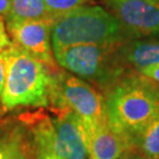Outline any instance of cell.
I'll list each match as a JSON object with an SVG mask.
<instances>
[{
    "instance_id": "1",
    "label": "cell",
    "mask_w": 159,
    "mask_h": 159,
    "mask_svg": "<svg viewBox=\"0 0 159 159\" xmlns=\"http://www.w3.org/2000/svg\"><path fill=\"white\" fill-rule=\"evenodd\" d=\"M110 126L131 147L159 116V83L130 70L104 94Z\"/></svg>"
},
{
    "instance_id": "2",
    "label": "cell",
    "mask_w": 159,
    "mask_h": 159,
    "mask_svg": "<svg viewBox=\"0 0 159 159\" xmlns=\"http://www.w3.org/2000/svg\"><path fill=\"white\" fill-rule=\"evenodd\" d=\"M130 40L109 9L83 4L54 19L51 29L53 53L82 44H121Z\"/></svg>"
},
{
    "instance_id": "3",
    "label": "cell",
    "mask_w": 159,
    "mask_h": 159,
    "mask_svg": "<svg viewBox=\"0 0 159 159\" xmlns=\"http://www.w3.org/2000/svg\"><path fill=\"white\" fill-rule=\"evenodd\" d=\"M0 106L3 113L20 107H49L52 69L12 43Z\"/></svg>"
},
{
    "instance_id": "4",
    "label": "cell",
    "mask_w": 159,
    "mask_h": 159,
    "mask_svg": "<svg viewBox=\"0 0 159 159\" xmlns=\"http://www.w3.org/2000/svg\"><path fill=\"white\" fill-rule=\"evenodd\" d=\"M120 44H82L54 54L60 67L90 83L103 95L130 71L119 54Z\"/></svg>"
},
{
    "instance_id": "5",
    "label": "cell",
    "mask_w": 159,
    "mask_h": 159,
    "mask_svg": "<svg viewBox=\"0 0 159 159\" xmlns=\"http://www.w3.org/2000/svg\"><path fill=\"white\" fill-rule=\"evenodd\" d=\"M50 107L74 111L82 119L87 134L109 122L104 95L90 83L60 66L51 72Z\"/></svg>"
},
{
    "instance_id": "6",
    "label": "cell",
    "mask_w": 159,
    "mask_h": 159,
    "mask_svg": "<svg viewBox=\"0 0 159 159\" xmlns=\"http://www.w3.org/2000/svg\"><path fill=\"white\" fill-rule=\"evenodd\" d=\"M130 39L159 36V0H102Z\"/></svg>"
},
{
    "instance_id": "7",
    "label": "cell",
    "mask_w": 159,
    "mask_h": 159,
    "mask_svg": "<svg viewBox=\"0 0 159 159\" xmlns=\"http://www.w3.org/2000/svg\"><path fill=\"white\" fill-rule=\"evenodd\" d=\"M54 19L28 20L5 23L12 43L22 48L52 70L58 68L54 57L51 29Z\"/></svg>"
},
{
    "instance_id": "8",
    "label": "cell",
    "mask_w": 159,
    "mask_h": 159,
    "mask_svg": "<svg viewBox=\"0 0 159 159\" xmlns=\"http://www.w3.org/2000/svg\"><path fill=\"white\" fill-rule=\"evenodd\" d=\"M51 122L57 156L60 159H88L87 132L82 119L74 111L67 107L56 110Z\"/></svg>"
},
{
    "instance_id": "9",
    "label": "cell",
    "mask_w": 159,
    "mask_h": 159,
    "mask_svg": "<svg viewBox=\"0 0 159 159\" xmlns=\"http://www.w3.org/2000/svg\"><path fill=\"white\" fill-rule=\"evenodd\" d=\"M88 159H119L133 149L115 132L109 122L100 124L87 134Z\"/></svg>"
},
{
    "instance_id": "10",
    "label": "cell",
    "mask_w": 159,
    "mask_h": 159,
    "mask_svg": "<svg viewBox=\"0 0 159 159\" xmlns=\"http://www.w3.org/2000/svg\"><path fill=\"white\" fill-rule=\"evenodd\" d=\"M119 54L125 66L130 70H139L159 64V41L130 39L119 46Z\"/></svg>"
},
{
    "instance_id": "11",
    "label": "cell",
    "mask_w": 159,
    "mask_h": 159,
    "mask_svg": "<svg viewBox=\"0 0 159 159\" xmlns=\"http://www.w3.org/2000/svg\"><path fill=\"white\" fill-rule=\"evenodd\" d=\"M55 18L56 16L51 14L43 0H11V11L5 23Z\"/></svg>"
},
{
    "instance_id": "12",
    "label": "cell",
    "mask_w": 159,
    "mask_h": 159,
    "mask_svg": "<svg viewBox=\"0 0 159 159\" xmlns=\"http://www.w3.org/2000/svg\"><path fill=\"white\" fill-rule=\"evenodd\" d=\"M32 134L33 159H60L54 149L51 118L43 117L36 122Z\"/></svg>"
},
{
    "instance_id": "13",
    "label": "cell",
    "mask_w": 159,
    "mask_h": 159,
    "mask_svg": "<svg viewBox=\"0 0 159 159\" xmlns=\"http://www.w3.org/2000/svg\"><path fill=\"white\" fill-rule=\"evenodd\" d=\"M134 149L148 159H159V116L139 136Z\"/></svg>"
},
{
    "instance_id": "14",
    "label": "cell",
    "mask_w": 159,
    "mask_h": 159,
    "mask_svg": "<svg viewBox=\"0 0 159 159\" xmlns=\"http://www.w3.org/2000/svg\"><path fill=\"white\" fill-rule=\"evenodd\" d=\"M9 159H33V148L21 128Z\"/></svg>"
},
{
    "instance_id": "15",
    "label": "cell",
    "mask_w": 159,
    "mask_h": 159,
    "mask_svg": "<svg viewBox=\"0 0 159 159\" xmlns=\"http://www.w3.org/2000/svg\"><path fill=\"white\" fill-rule=\"evenodd\" d=\"M89 0H43L44 4L54 16L70 11L80 5L86 4Z\"/></svg>"
},
{
    "instance_id": "16",
    "label": "cell",
    "mask_w": 159,
    "mask_h": 159,
    "mask_svg": "<svg viewBox=\"0 0 159 159\" xmlns=\"http://www.w3.org/2000/svg\"><path fill=\"white\" fill-rule=\"evenodd\" d=\"M20 130L21 127H16L9 132L0 135V159H9Z\"/></svg>"
},
{
    "instance_id": "17",
    "label": "cell",
    "mask_w": 159,
    "mask_h": 159,
    "mask_svg": "<svg viewBox=\"0 0 159 159\" xmlns=\"http://www.w3.org/2000/svg\"><path fill=\"white\" fill-rule=\"evenodd\" d=\"M9 51L8 48L0 53V100H1L3 90H4L6 74H7V64H8Z\"/></svg>"
},
{
    "instance_id": "18",
    "label": "cell",
    "mask_w": 159,
    "mask_h": 159,
    "mask_svg": "<svg viewBox=\"0 0 159 159\" xmlns=\"http://www.w3.org/2000/svg\"><path fill=\"white\" fill-rule=\"evenodd\" d=\"M11 44V37H9L7 33V29H6L5 21L2 17H0V53L5 49L9 48Z\"/></svg>"
},
{
    "instance_id": "19",
    "label": "cell",
    "mask_w": 159,
    "mask_h": 159,
    "mask_svg": "<svg viewBox=\"0 0 159 159\" xmlns=\"http://www.w3.org/2000/svg\"><path fill=\"white\" fill-rule=\"evenodd\" d=\"M138 71L139 72V74H142V75H146V77L152 79L153 81L159 83V64L148 66V67L142 68Z\"/></svg>"
},
{
    "instance_id": "20",
    "label": "cell",
    "mask_w": 159,
    "mask_h": 159,
    "mask_svg": "<svg viewBox=\"0 0 159 159\" xmlns=\"http://www.w3.org/2000/svg\"><path fill=\"white\" fill-rule=\"evenodd\" d=\"M9 11H11V0H0V17L7 19Z\"/></svg>"
},
{
    "instance_id": "21",
    "label": "cell",
    "mask_w": 159,
    "mask_h": 159,
    "mask_svg": "<svg viewBox=\"0 0 159 159\" xmlns=\"http://www.w3.org/2000/svg\"><path fill=\"white\" fill-rule=\"evenodd\" d=\"M119 159H148V158H146L144 155L141 154L135 149H131V150L127 151L126 153H124Z\"/></svg>"
}]
</instances>
